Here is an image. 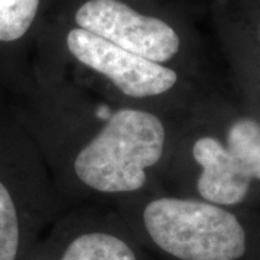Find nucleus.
Masks as SVG:
<instances>
[{
	"label": "nucleus",
	"instance_id": "nucleus-1",
	"mask_svg": "<svg viewBox=\"0 0 260 260\" xmlns=\"http://www.w3.org/2000/svg\"><path fill=\"white\" fill-rule=\"evenodd\" d=\"M164 146L165 127L156 114L123 109L80 150L75 175L99 192H133L145 185L146 169L158 164Z\"/></svg>",
	"mask_w": 260,
	"mask_h": 260
},
{
	"label": "nucleus",
	"instance_id": "nucleus-2",
	"mask_svg": "<svg viewBox=\"0 0 260 260\" xmlns=\"http://www.w3.org/2000/svg\"><path fill=\"white\" fill-rule=\"evenodd\" d=\"M143 223L159 249L179 260H237L246 253L239 218L207 201L153 200L143 211Z\"/></svg>",
	"mask_w": 260,
	"mask_h": 260
},
{
	"label": "nucleus",
	"instance_id": "nucleus-3",
	"mask_svg": "<svg viewBox=\"0 0 260 260\" xmlns=\"http://www.w3.org/2000/svg\"><path fill=\"white\" fill-rule=\"evenodd\" d=\"M77 25L153 62H167L179 51L175 29L145 16L119 0H88L75 13Z\"/></svg>",
	"mask_w": 260,
	"mask_h": 260
},
{
	"label": "nucleus",
	"instance_id": "nucleus-4",
	"mask_svg": "<svg viewBox=\"0 0 260 260\" xmlns=\"http://www.w3.org/2000/svg\"><path fill=\"white\" fill-rule=\"evenodd\" d=\"M67 47L75 59L107 77L129 97L159 95L178 81L174 70L129 52L81 28L70 30Z\"/></svg>",
	"mask_w": 260,
	"mask_h": 260
},
{
	"label": "nucleus",
	"instance_id": "nucleus-5",
	"mask_svg": "<svg viewBox=\"0 0 260 260\" xmlns=\"http://www.w3.org/2000/svg\"><path fill=\"white\" fill-rule=\"evenodd\" d=\"M192 155L203 169L197 186L207 203L236 205L246 198L250 189V175L220 140L211 136L198 139Z\"/></svg>",
	"mask_w": 260,
	"mask_h": 260
},
{
	"label": "nucleus",
	"instance_id": "nucleus-6",
	"mask_svg": "<svg viewBox=\"0 0 260 260\" xmlns=\"http://www.w3.org/2000/svg\"><path fill=\"white\" fill-rule=\"evenodd\" d=\"M61 260H138L135 251L121 239L109 233L93 232L78 236Z\"/></svg>",
	"mask_w": 260,
	"mask_h": 260
},
{
	"label": "nucleus",
	"instance_id": "nucleus-7",
	"mask_svg": "<svg viewBox=\"0 0 260 260\" xmlns=\"http://www.w3.org/2000/svg\"><path fill=\"white\" fill-rule=\"evenodd\" d=\"M251 179H260V124L251 119L234 121L227 133V146Z\"/></svg>",
	"mask_w": 260,
	"mask_h": 260
},
{
	"label": "nucleus",
	"instance_id": "nucleus-8",
	"mask_svg": "<svg viewBox=\"0 0 260 260\" xmlns=\"http://www.w3.org/2000/svg\"><path fill=\"white\" fill-rule=\"evenodd\" d=\"M39 0H0V41L22 38L37 16Z\"/></svg>",
	"mask_w": 260,
	"mask_h": 260
},
{
	"label": "nucleus",
	"instance_id": "nucleus-9",
	"mask_svg": "<svg viewBox=\"0 0 260 260\" xmlns=\"http://www.w3.org/2000/svg\"><path fill=\"white\" fill-rule=\"evenodd\" d=\"M19 247V220L8 188L0 182V260H15Z\"/></svg>",
	"mask_w": 260,
	"mask_h": 260
}]
</instances>
